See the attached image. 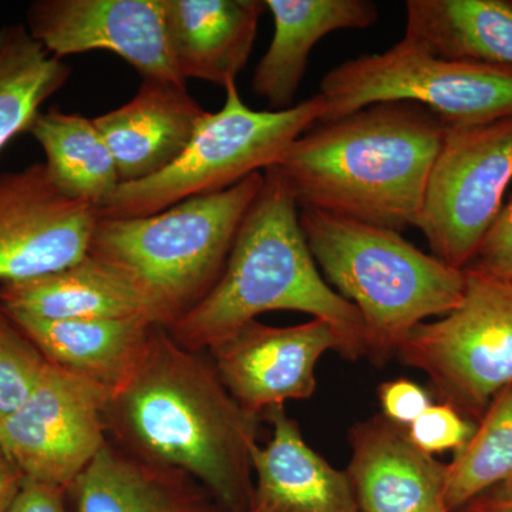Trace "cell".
I'll use <instances>...</instances> for the list:
<instances>
[{
    "label": "cell",
    "mask_w": 512,
    "mask_h": 512,
    "mask_svg": "<svg viewBox=\"0 0 512 512\" xmlns=\"http://www.w3.org/2000/svg\"><path fill=\"white\" fill-rule=\"evenodd\" d=\"M259 421L231 396L204 352L178 345L160 325L106 406L111 444L194 478L229 512L252 507Z\"/></svg>",
    "instance_id": "6da1fadb"
},
{
    "label": "cell",
    "mask_w": 512,
    "mask_h": 512,
    "mask_svg": "<svg viewBox=\"0 0 512 512\" xmlns=\"http://www.w3.org/2000/svg\"><path fill=\"white\" fill-rule=\"evenodd\" d=\"M447 127L410 101L367 106L316 123L279 158L298 208L402 232L419 227L431 170Z\"/></svg>",
    "instance_id": "7a4b0ae2"
},
{
    "label": "cell",
    "mask_w": 512,
    "mask_h": 512,
    "mask_svg": "<svg viewBox=\"0 0 512 512\" xmlns=\"http://www.w3.org/2000/svg\"><path fill=\"white\" fill-rule=\"evenodd\" d=\"M271 311L325 320L338 333L343 359L366 357L362 316L320 275L303 237L298 204L276 167L264 171V184L239 228L220 281L167 330L183 348L204 352Z\"/></svg>",
    "instance_id": "3957f363"
},
{
    "label": "cell",
    "mask_w": 512,
    "mask_h": 512,
    "mask_svg": "<svg viewBox=\"0 0 512 512\" xmlns=\"http://www.w3.org/2000/svg\"><path fill=\"white\" fill-rule=\"evenodd\" d=\"M299 222L325 281L362 316L373 365L396 357L414 328L463 299L466 271L424 254L402 232L311 208L299 211Z\"/></svg>",
    "instance_id": "277c9868"
},
{
    "label": "cell",
    "mask_w": 512,
    "mask_h": 512,
    "mask_svg": "<svg viewBox=\"0 0 512 512\" xmlns=\"http://www.w3.org/2000/svg\"><path fill=\"white\" fill-rule=\"evenodd\" d=\"M264 173L147 217L99 218L89 255L136 286L157 325L168 329L220 281Z\"/></svg>",
    "instance_id": "5b68a950"
},
{
    "label": "cell",
    "mask_w": 512,
    "mask_h": 512,
    "mask_svg": "<svg viewBox=\"0 0 512 512\" xmlns=\"http://www.w3.org/2000/svg\"><path fill=\"white\" fill-rule=\"evenodd\" d=\"M224 89V106L207 114L184 153L153 177L120 184L99 208V218L147 217L264 173L319 123L325 109L322 96L315 94L291 109L252 110L241 99L237 82Z\"/></svg>",
    "instance_id": "8992f818"
},
{
    "label": "cell",
    "mask_w": 512,
    "mask_h": 512,
    "mask_svg": "<svg viewBox=\"0 0 512 512\" xmlns=\"http://www.w3.org/2000/svg\"><path fill=\"white\" fill-rule=\"evenodd\" d=\"M330 123L377 103L410 101L448 128L512 116V69L441 59L407 39L376 55L339 64L320 83Z\"/></svg>",
    "instance_id": "52a82bcc"
},
{
    "label": "cell",
    "mask_w": 512,
    "mask_h": 512,
    "mask_svg": "<svg viewBox=\"0 0 512 512\" xmlns=\"http://www.w3.org/2000/svg\"><path fill=\"white\" fill-rule=\"evenodd\" d=\"M464 271L466 291L457 308L414 328L396 357L426 373L441 403L478 423L512 384V282Z\"/></svg>",
    "instance_id": "ba28073f"
},
{
    "label": "cell",
    "mask_w": 512,
    "mask_h": 512,
    "mask_svg": "<svg viewBox=\"0 0 512 512\" xmlns=\"http://www.w3.org/2000/svg\"><path fill=\"white\" fill-rule=\"evenodd\" d=\"M512 183V116L448 128L431 170L419 228L431 255L466 269Z\"/></svg>",
    "instance_id": "9c48e42d"
},
{
    "label": "cell",
    "mask_w": 512,
    "mask_h": 512,
    "mask_svg": "<svg viewBox=\"0 0 512 512\" xmlns=\"http://www.w3.org/2000/svg\"><path fill=\"white\" fill-rule=\"evenodd\" d=\"M110 393L47 363L28 399L0 416V447L28 480L67 491L109 443Z\"/></svg>",
    "instance_id": "30bf717a"
},
{
    "label": "cell",
    "mask_w": 512,
    "mask_h": 512,
    "mask_svg": "<svg viewBox=\"0 0 512 512\" xmlns=\"http://www.w3.org/2000/svg\"><path fill=\"white\" fill-rule=\"evenodd\" d=\"M97 221L99 210L64 194L45 163L0 174V284L82 261Z\"/></svg>",
    "instance_id": "8fae6325"
},
{
    "label": "cell",
    "mask_w": 512,
    "mask_h": 512,
    "mask_svg": "<svg viewBox=\"0 0 512 512\" xmlns=\"http://www.w3.org/2000/svg\"><path fill=\"white\" fill-rule=\"evenodd\" d=\"M29 33L50 55L104 50L133 66L143 79L185 86L175 66L164 0H37L28 10Z\"/></svg>",
    "instance_id": "7c38bea8"
},
{
    "label": "cell",
    "mask_w": 512,
    "mask_h": 512,
    "mask_svg": "<svg viewBox=\"0 0 512 512\" xmlns=\"http://www.w3.org/2000/svg\"><path fill=\"white\" fill-rule=\"evenodd\" d=\"M340 340L325 320L276 328L251 320L212 346V363L242 409L262 419L289 400H306L316 389L315 370Z\"/></svg>",
    "instance_id": "4fadbf2b"
},
{
    "label": "cell",
    "mask_w": 512,
    "mask_h": 512,
    "mask_svg": "<svg viewBox=\"0 0 512 512\" xmlns=\"http://www.w3.org/2000/svg\"><path fill=\"white\" fill-rule=\"evenodd\" d=\"M350 484L359 512H450L447 464L420 450L382 413L350 429Z\"/></svg>",
    "instance_id": "5bb4252c"
},
{
    "label": "cell",
    "mask_w": 512,
    "mask_h": 512,
    "mask_svg": "<svg viewBox=\"0 0 512 512\" xmlns=\"http://www.w3.org/2000/svg\"><path fill=\"white\" fill-rule=\"evenodd\" d=\"M207 114L185 86L143 79L133 99L94 123L116 160L121 184H127L170 167Z\"/></svg>",
    "instance_id": "9a60e30c"
},
{
    "label": "cell",
    "mask_w": 512,
    "mask_h": 512,
    "mask_svg": "<svg viewBox=\"0 0 512 512\" xmlns=\"http://www.w3.org/2000/svg\"><path fill=\"white\" fill-rule=\"evenodd\" d=\"M272 436L252 450L254 498L262 512H359L346 471L330 466L305 439L285 407L265 413Z\"/></svg>",
    "instance_id": "2e32d148"
},
{
    "label": "cell",
    "mask_w": 512,
    "mask_h": 512,
    "mask_svg": "<svg viewBox=\"0 0 512 512\" xmlns=\"http://www.w3.org/2000/svg\"><path fill=\"white\" fill-rule=\"evenodd\" d=\"M181 79L225 87L237 82L254 49L262 0H164Z\"/></svg>",
    "instance_id": "e0dca14e"
},
{
    "label": "cell",
    "mask_w": 512,
    "mask_h": 512,
    "mask_svg": "<svg viewBox=\"0 0 512 512\" xmlns=\"http://www.w3.org/2000/svg\"><path fill=\"white\" fill-rule=\"evenodd\" d=\"M274 37L256 66L252 90L274 110L291 109L315 45L338 30L375 25L379 8L370 0H265Z\"/></svg>",
    "instance_id": "ac0fdd59"
},
{
    "label": "cell",
    "mask_w": 512,
    "mask_h": 512,
    "mask_svg": "<svg viewBox=\"0 0 512 512\" xmlns=\"http://www.w3.org/2000/svg\"><path fill=\"white\" fill-rule=\"evenodd\" d=\"M76 512H229L200 483L109 443L66 491Z\"/></svg>",
    "instance_id": "d6986e66"
},
{
    "label": "cell",
    "mask_w": 512,
    "mask_h": 512,
    "mask_svg": "<svg viewBox=\"0 0 512 512\" xmlns=\"http://www.w3.org/2000/svg\"><path fill=\"white\" fill-rule=\"evenodd\" d=\"M0 308L49 320L143 318L156 323L136 286L89 254L60 271L3 282Z\"/></svg>",
    "instance_id": "ffe728a7"
},
{
    "label": "cell",
    "mask_w": 512,
    "mask_h": 512,
    "mask_svg": "<svg viewBox=\"0 0 512 512\" xmlns=\"http://www.w3.org/2000/svg\"><path fill=\"white\" fill-rule=\"evenodd\" d=\"M0 311L35 343L50 365L110 392L130 375L156 326L143 318L49 320Z\"/></svg>",
    "instance_id": "44dd1931"
},
{
    "label": "cell",
    "mask_w": 512,
    "mask_h": 512,
    "mask_svg": "<svg viewBox=\"0 0 512 512\" xmlns=\"http://www.w3.org/2000/svg\"><path fill=\"white\" fill-rule=\"evenodd\" d=\"M404 39L441 59L512 69V0H407Z\"/></svg>",
    "instance_id": "7402d4cb"
},
{
    "label": "cell",
    "mask_w": 512,
    "mask_h": 512,
    "mask_svg": "<svg viewBox=\"0 0 512 512\" xmlns=\"http://www.w3.org/2000/svg\"><path fill=\"white\" fill-rule=\"evenodd\" d=\"M29 133L45 151L50 177L70 198L99 210L119 188V168L94 119L52 107Z\"/></svg>",
    "instance_id": "603a6c76"
},
{
    "label": "cell",
    "mask_w": 512,
    "mask_h": 512,
    "mask_svg": "<svg viewBox=\"0 0 512 512\" xmlns=\"http://www.w3.org/2000/svg\"><path fill=\"white\" fill-rule=\"evenodd\" d=\"M69 77V66L50 55L28 29H0V151L19 134L29 133L42 104Z\"/></svg>",
    "instance_id": "cb8c5ba5"
},
{
    "label": "cell",
    "mask_w": 512,
    "mask_h": 512,
    "mask_svg": "<svg viewBox=\"0 0 512 512\" xmlns=\"http://www.w3.org/2000/svg\"><path fill=\"white\" fill-rule=\"evenodd\" d=\"M512 484V384L478 420L476 431L447 464V510L456 512L481 494Z\"/></svg>",
    "instance_id": "d4e9b609"
},
{
    "label": "cell",
    "mask_w": 512,
    "mask_h": 512,
    "mask_svg": "<svg viewBox=\"0 0 512 512\" xmlns=\"http://www.w3.org/2000/svg\"><path fill=\"white\" fill-rule=\"evenodd\" d=\"M47 363L35 343L0 311V416L28 399Z\"/></svg>",
    "instance_id": "484cf974"
},
{
    "label": "cell",
    "mask_w": 512,
    "mask_h": 512,
    "mask_svg": "<svg viewBox=\"0 0 512 512\" xmlns=\"http://www.w3.org/2000/svg\"><path fill=\"white\" fill-rule=\"evenodd\" d=\"M477 423L447 403H433L419 419L407 427L410 440L424 453L460 450L473 436Z\"/></svg>",
    "instance_id": "4316f807"
},
{
    "label": "cell",
    "mask_w": 512,
    "mask_h": 512,
    "mask_svg": "<svg viewBox=\"0 0 512 512\" xmlns=\"http://www.w3.org/2000/svg\"><path fill=\"white\" fill-rule=\"evenodd\" d=\"M466 269L512 282V197L501 208Z\"/></svg>",
    "instance_id": "83f0119b"
},
{
    "label": "cell",
    "mask_w": 512,
    "mask_h": 512,
    "mask_svg": "<svg viewBox=\"0 0 512 512\" xmlns=\"http://www.w3.org/2000/svg\"><path fill=\"white\" fill-rule=\"evenodd\" d=\"M377 396L383 416L406 429L434 403L429 390L403 377L380 384Z\"/></svg>",
    "instance_id": "f1b7e54d"
},
{
    "label": "cell",
    "mask_w": 512,
    "mask_h": 512,
    "mask_svg": "<svg viewBox=\"0 0 512 512\" xmlns=\"http://www.w3.org/2000/svg\"><path fill=\"white\" fill-rule=\"evenodd\" d=\"M66 500L67 494L62 488L26 478L9 512H67Z\"/></svg>",
    "instance_id": "f546056e"
},
{
    "label": "cell",
    "mask_w": 512,
    "mask_h": 512,
    "mask_svg": "<svg viewBox=\"0 0 512 512\" xmlns=\"http://www.w3.org/2000/svg\"><path fill=\"white\" fill-rule=\"evenodd\" d=\"M25 481L18 464L0 447V512L10 511Z\"/></svg>",
    "instance_id": "4dcf8cb0"
},
{
    "label": "cell",
    "mask_w": 512,
    "mask_h": 512,
    "mask_svg": "<svg viewBox=\"0 0 512 512\" xmlns=\"http://www.w3.org/2000/svg\"><path fill=\"white\" fill-rule=\"evenodd\" d=\"M456 512H512V490L500 485L481 494Z\"/></svg>",
    "instance_id": "1f68e13d"
},
{
    "label": "cell",
    "mask_w": 512,
    "mask_h": 512,
    "mask_svg": "<svg viewBox=\"0 0 512 512\" xmlns=\"http://www.w3.org/2000/svg\"><path fill=\"white\" fill-rule=\"evenodd\" d=\"M248 512H262V511L256 510V508H251V510H249Z\"/></svg>",
    "instance_id": "d6a6232c"
},
{
    "label": "cell",
    "mask_w": 512,
    "mask_h": 512,
    "mask_svg": "<svg viewBox=\"0 0 512 512\" xmlns=\"http://www.w3.org/2000/svg\"><path fill=\"white\" fill-rule=\"evenodd\" d=\"M505 487H508V488H510V490H512V484L511 485H505Z\"/></svg>",
    "instance_id": "836d02e7"
}]
</instances>
